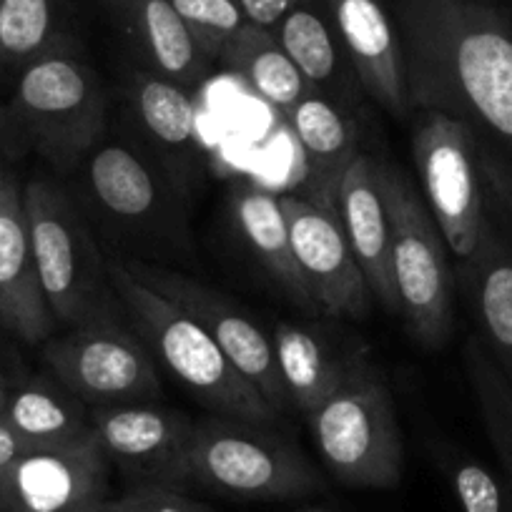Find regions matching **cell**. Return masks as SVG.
Masks as SVG:
<instances>
[{"instance_id": "6da1fadb", "label": "cell", "mask_w": 512, "mask_h": 512, "mask_svg": "<svg viewBox=\"0 0 512 512\" xmlns=\"http://www.w3.org/2000/svg\"><path fill=\"white\" fill-rule=\"evenodd\" d=\"M410 111L462 121L512 164V23L487 0H397Z\"/></svg>"}, {"instance_id": "2e32d148", "label": "cell", "mask_w": 512, "mask_h": 512, "mask_svg": "<svg viewBox=\"0 0 512 512\" xmlns=\"http://www.w3.org/2000/svg\"><path fill=\"white\" fill-rule=\"evenodd\" d=\"M344 236L367 279L372 297L390 312H397L395 287L390 274V214L384 206L377 179V161L367 154L354 156L344 171L334 196Z\"/></svg>"}, {"instance_id": "f546056e", "label": "cell", "mask_w": 512, "mask_h": 512, "mask_svg": "<svg viewBox=\"0 0 512 512\" xmlns=\"http://www.w3.org/2000/svg\"><path fill=\"white\" fill-rule=\"evenodd\" d=\"M171 3L209 61H221L226 46L249 23L239 0H171Z\"/></svg>"}, {"instance_id": "cb8c5ba5", "label": "cell", "mask_w": 512, "mask_h": 512, "mask_svg": "<svg viewBox=\"0 0 512 512\" xmlns=\"http://www.w3.org/2000/svg\"><path fill=\"white\" fill-rule=\"evenodd\" d=\"M221 63L282 113L292 111L312 91L269 28L246 23L226 46Z\"/></svg>"}, {"instance_id": "ba28073f", "label": "cell", "mask_w": 512, "mask_h": 512, "mask_svg": "<svg viewBox=\"0 0 512 512\" xmlns=\"http://www.w3.org/2000/svg\"><path fill=\"white\" fill-rule=\"evenodd\" d=\"M11 108L26 139L61 171L81 166L106 134L101 81L68 43L21 68Z\"/></svg>"}, {"instance_id": "603a6c76", "label": "cell", "mask_w": 512, "mask_h": 512, "mask_svg": "<svg viewBox=\"0 0 512 512\" xmlns=\"http://www.w3.org/2000/svg\"><path fill=\"white\" fill-rule=\"evenodd\" d=\"M272 347L287 405L307 420L337 390L349 357H342L317 329L297 322H279L272 332Z\"/></svg>"}, {"instance_id": "4dcf8cb0", "label": "cell", "mask_w": 512, "mask_h": 512, "mask_svg": "<svg viewBox=\"0 0 512 512\" xmlns=\"http://www.w3.org/2000/svg\"><path fill=\"white\" fill-rule=\"evenodd\" d=\"M101 512H214L206 502L196 500L181 487L134 485L123 495L108 497Z\"/></svg>"}, {"instance_id": "836d02e7", "label": "cell", "mask_w": 512, "mask_h": 512, "mask_svg": "<svg viewBox=\"0 0 512 512\" xmlns=\"http://www.w3.org/2000/svg\"><path fill=\"white\" fill-rule=\"evenodd\" d=\"M13 384V377L11 374L3 369V364H0V410H3V405H6V397H8V390H11Z\"/></svg>"}, {"instance_id": "5b68a950", "label": "cell", "mask_w": 512, "mask_h": 512, "mask_svg": "<svg viewBox=\"0 0 512 512\" xmlns=\"http://www.w3.org/2000/svg\"><path fill=\"white\" fill-rule=\"evenodd\" d=\"M314 445L334 480L359 490H390L405 472V442L390 387L367 354H349L347 372L307 417Z\"/></svg>"}, {"instance_id": "f1b7e54d", "label": "cell", "mask_w": 512, "mask_h": 512, "mask_svg": "<svg viewBox=\"0 0 512 512\" xmlns=\"http://www.w3.org/2000/svg\"><path fill=\"white\" fill-rule=\"evenodd\" d=\"M440 465L462 512H512V485L507 477L457 450L442 452Z\"/></svg>"}, {"instance_id": "9a60e30c", "label": "cell", "mask_w": 512, "mask_h": 512, "mask_svg": "<svg viewBox=\"0 0 512 512\" xmlns=\"http://www.w3.org/2000/svg\"><path fill=\"white\" fill-rule=\"evenodd\" d=\"M324 8L364 91L392 116H407L400 31L384 0H324Z\"/></svg>"}, {"instance_id": "4fadbf2b", "label": "cell", "mask_w": 512, "mask_h": 512, "mask_svg": "<svg viewBox=\"0 0 512 512\" xmlns=\"http://www.w3.org/2000/svg\"><path fill=\"white\" fill-rule=\"evenodd\" d=\"M194 422L186 412L154 402L88 407L91 437L134 485H169Z\"/></svg>"}, {"instance_id": "277c9868", "label": "cell", "mask_w": 512, "mask_h": 512, "mask_svg": "<svg viewBox=\"0 0 512 512\" xmlns=\"http://www.w3.org/2000/svg\"><path fill=\"white\" fill-rule=\"evenodd\" d=\"M412 156L422 199L460 267L470 264L490 234L492 186L512 166L482 144L470 126L437 111H417Z\"/></svg>"}, {"instance_id": "8992f818", "label": "cell", "mask_w": 512, "mask_h": 512, "mask_svg": "<svg viewBox=\"0 0 512 512\" xmlns=\"http://www.w3.org/2000/svg\"><path fill=\"white\" fill-rule=\"evenodd\" d=\"M28 231L46 302L58 327H76L113 314L118 302L108 282L106 254L71 196L51 179L23 186Z\"/></svg>"}, {"instance_id": "1f68e13d", "label": "cell", "mask_w": 512, "mask_h": 512, "mask_svg": "<svg viewBox=\"0 0 512 512\" xmlns=\"http://www.w3.org/2000/svg\"><path fill=\"white\" fill-rule=\"evenodd\" d=\"M302 0H239L241 11L251 26L269 28L272 31L289 11Z\"/></svg>"}, {"instance_id": "484cf974", "label": "cell", "mask_w": 512, "mask_h": 512, "mask_svg": "<svg viewBox=\"0 0 512 512\" xmlns=\"http://www.w3.org/2000/svg\"><path fill=\"white\" fill-rule=\"evenodd\" d=\"M126 103L141 134L164 154L194 151L196 106L189 88L149 71L128 73Z\"/></svg>"}, {"instance_id": "30bf717a", "label": "cell", "mask_w": 512, "mask_h": 512, "mask_svg": "<svg viewBox=\"0 0 512 512\" xmlns=\"http://www.w3.org/2000/svg\"><path fill=\"white\" fill-rule=\"evenodd\" d=\"M123 264L139 282L189 314L274 410H287V395L274 357L272 334L264 332L249 314L241 312L226 294L216 292L199 279L139 259H123Z\"/></svg>"}, {"instance_id": "4316f807", "label": "cell", "mask_w": 512, "mask_h": 512, "mask_svg": "<svg viewBox=\"0 0 512 512\" xmlns=\"http://www.w3.org/2000/svg\"><path fill=\"white\" fill-rule=\"evenodd\" d=\"M66 43L63 0H0V66L21 71Z\"/></svg>"}, {"instance_id": "e0dca14e", "label": "cell", "mask_w": 512, "mask_h": 512, "mask_svg": "<svg viewBox=\"0 0 512 512\" xmlns=\"http://www.w3.org/2000/svg\"><path fill=\"white\" fill-rule=\"evenodd\" d=\"M113 26L144 61L146 71L179 83L201 86L209 58L201 53L171 0H98Z\"/></svg>"}, {"instance_id": "7a4b0ae2", "label": "cell", "mask_w": 512, "mask_h": 512, "mask_svg": "<svg viewBox=\"0 0 512 512\" xmlns=\"http://www.w3.org/2000/svg\"><path fill=\"white\" fill-rule=\"evenodd\" d=\"M108 282L134 322L156 364L196 397L211 415L269 425L279 412L229 362L219 344L176 304L128 272L123 259L106 254Z\"/></svg>"}, {"instance_id": "83f0119b", "label": "cell", "mask_w": 512, "mask_h": 512, "mask_svg": "<svg viewBox=\"0 0 512 512\" xmlns=\"http://www.w3.org/2000/svg\"><path fill=\"white\" fill-rule=\"evenodd\" d=\"M462 357H465V372L470 379L472 395L480 407L482 425L500 457L507 482L512 485V384L492 362L477 334H472L465 342Z\"/></svg>"}, {"instance_id": "5bb4252c", "label": "cell", "mask_w": 512, "mask_h": 512, "mask_svg": "<svg viewBox=\"0 0 512 512\" xmlns=\"http://www.w3.org/2000/svg\"><path fill=\"white\" fill-rule=\"evenodd\" d=\"M0 324L26 344L48 342L58 327L38 279L23 186L6 169H0Z\"/></svg>"}, {"instance_id": "ac0fdd59", "label": "cell", "mask_w": 512, "mask_h": 512, "mask_svg": "<svg viewBox=\"0 0 512 512\" xmlns=\"http://www.w3.org/2000/svg\"><path fill=\"white\" fill-rule=\"evenodd\" d=\"M460 277L477 339L512 384V236L492 226L475 259L460 267Z\"/></svg>"}, {"instance_id": "8fae6325", "label": "cell", "mask_w": 512, "mask_h": 512, "mask_svg": "<svg viewBox=\"0 0 512 512\" xmlns=\"http://www.w3.org/2000/svg\"><path fill=\"white\" fill-rule=\"evenodd\" d=\"M111 462L88 432L68 445L31 447L0 480V512H101Z\"/></svg>"}, {"instance_id": "ffe728a7", "label": "cell", "mask_w": 512, "mask_h": 512, "mask_svg": "<svg viewBox=\"0 0 512 512\" xmlns=\"http://www.w3.org/2000/svg\"><path fill=\"white\" fill-rule=\"evenodd\" d=\"M231 216L239 229L241 241L249 246L254 259L267 269L269 277L294 299L302 309L319 312L309 294L307 282L294 259L292 239H289L287 216L282 199L274 191L264 189L249 179H241L231 186Z\"/></svg>"}, {"instance_id": "44dd1931", "label": "cell", "mask_w": 512, "mask_h": 512, "mask_svg": "<svg viewBox=\"0 0 512 512\" xmlns=\"http://www.w3.org/2000/svg\"><path fill=\"white\" fill-rule=\"evenodd\" d=\"M297 134L307 166V181L322 196H337V186L357 151V123L317 88L284 113Z\"/></svg>"}, {"instance_id": "9c48e42d", "label": "cell", "mask_w": 512, "mask_h": 512, "mask_svg": "<svg viewBox=\"0 0 512 512\" xmlns=\"http://www.w3.org/2000/svg\"><path fill=\"white\" fill-rule=\"evenodd\" d=\"M51 377L88 407L151 402L161 395L154 354L113 314L68 327L43 342Z\"/></svg>"}, {"instance_id": "7402d4cb", "label": "cell", "mask_w": 512, "mask_h": 512, "mask_svg": "<svg viewBox=\"0 0 512 512\" xmlns=\"http://www.w3.org/2000/svg\"><path fill=\"white\" fill-rule=\"evenodd\" d=\"M0 420L28 447L68 445L91 432L88 405L68 392L56 377L43 374L13 379Z\"/></svg>"}, {"instance_id": "e575fe53", "label": "cell", "mask_w": 512, "mask_h": 512, "mask_svg": "<svg viewBox=\"0 0 512 512\" xmlns=\"http://www.w3.org/2000/svg\"><path fill=\"white\" fill-rule=\"evenodd\" d=\"M297 512H329V510H324V507H304V510H297Z\"/></svg>"}, {"instance_id": "3957f363", "label": "cell", "mask_w": 512, "mask_h": 512, "mask_svg": "<svg viewBox=\"0 0 512 512\" xmlns=\"http://www.w3.org/2000/svg\"><path fill=\"white\" fill-rule=\"evenodd\" d=\"M171 487H204L231 500H299L324 490V477L297 445L262 422L211 415L194 422L169 477Z\"/></svg>"}, {"instance_id": "d6986e66", "label": "cell", "mask_w": 512, "mask_h": 512, "mask_svg": "<svg viewBox=\"0 0 512 512\" xmlns=\"http://www.w3.org/2000/svg\"><path fill=\"white\" fill-rule=\"evenodd\" d=\"M81 166L91 201L106 219L121 226H146L164 211V186L134 149L101 141Z\"/></svg>"}, {"instance_id": "d4e9b609", "label": "cell", "mask_w": 512, "mask_h": 512, "mask_svg": "<svg viewBox=\"0 0 512 512\" xmlns=\"http://www.w3.org/2000/svg\"><path fill=\"white\" fill-rule=\"evenodd\" d=\"M272 31L299 73L317 91L324 86H339L347 81L349 73L357 76L324 0H302Z\"/></svg>"}, {"instance_id": "52a82bcc", "label": "cell", "mask_w": 512, "mask_h": 512, "mask_svg": "<svg viewBox=\"0 0 512 512\" xmlns=\"http://www.w3.org/2000/svg\"><path fill=\"white\" fill-rule=\"evenodd\" d=\"M377 179L390 214V274L397 314L417 342L440 347L455 327L450 251L425 199L400 169L377 164Z\"/></svg>"}, {"instance_id": "d6a6232c", "label": "cell", "mask_w": 512, "mask_h": 512, "mask_svg": "<svg viewBox=\"0 0 512 512\" xmlns=\"http://www.w3.org/2000/svg\"><path fill=\"white\" fill-rule=\"evenodd\" d=\"M26 450H31V447H28L6 422L0 420V480H3V477L11 472V467L26 455Z\"/></svg>"}, {"instance_id": "7c38bea8", "label": "cell", "mask_w": 512, "mask_h": 512, "mask_svg": "<svg viewBox=\"0 0 512 512\" xmlns=\"http://www.w3.org/2000/svg\"><path fill=\"white\" fill-rule=\"evenodd\" d=\"M287 216L294 259L319 312L362 319L369 312V289L337 211L297 194H279Z\"/></svg>"}]
</instances>
